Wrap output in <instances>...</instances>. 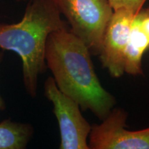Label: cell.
I'll return each mask as SVG.
<instances>
[{
  "label": "cell",
  "instance_id": "1",
  "mask_svg": "<svg viewBox=\"0 0 149 149\" xmlns=\"http://www.w3.org/2000/svg\"><path fill=\"white\" fill-rule=\"evenodd\" d=\"M91 53L67 26L53 31L46 44L45 60L61 92L100 120L116 104L115 97L102 86L97 75Z\"/></svg>",
  "mask_w": 149,
  "mask_h": 149
},
{
  "label": "cell",
  "instance_id": "2",
  "mask_svg": "<svg viewBox=\"0 0 149 149\" xmlns=\"http://www.w3.org/2000/svg\"><path fill=\"white\" fill-rule=\"evenodd\" d=\"M23 17L15 24L0 23V48L19 56L24 88L37 96L40 75L46 71L45 49L48 35L68 26L52 0H28Z\"/></svg>",
  "mask_w": 149,
  "mask_h": 149
},
{
  "label": "cell",
  "instance_id": "3",
  "mask_svg": "<svg viewBox=\"0 0 149 149\" xmlns=\"http://www.w3.org/2000/svg\"><path fill=\"white\" fill-rule=\"evenodd\" d=\"M68 20L70 31L99 55L113 9L108 0H52Z\"/></svg>",
  "mask_w": 149,
  "mask_h": 149
},
{
  "label": "cell",
  "instance_id": "4",
  "mask_svg": "<svg viewBox=\"0 0 149 149\" xmlns=\"http://www.w3.org/2000/svg\"><path fill=\"white\" fill-rule=\"evenodd\" d=\"M44 95L52 102L53 113L58 122L60 149H90L88 137L92 126L81 113L74 100L59 90L53 77L44 83Z\"/></svg>",
  "mask_w": 149,
  "mask_h": 149
},
{
  "label": "cell",
  "instance_id": "5",
  "mask_svg": "<svg viewBox=\"0 0 149 149\" xmlns=\"http://www.w3.org/2000/svg\"><path fill=\"white\" fill-rule=\"evenodd\" d=\"M128 113L113 108L101 124L92 126L88 137L90 149H149V126L126 129Z\"/></svg>",
  "mask_w": 149,
  "mask_h": 149
},
{
  "label": "cell",
  "instance_id": "6",
  "mask_svg": "<svg viewBox=\"0 0 149 149\" xmlns=\"http://www.w3.org/2000/svg\"><path fill=\"white\" fill-rule=\"evenodd\" d=\"M135 15L124 8L113 11L102 41L100 55L102 66L113 77L125 73V54Z\"/></svg>",
  "mask_w": 149,
  "mask_h": 149
},
{
  "label": "cell",
  "instance_id": "7",
  "mask_svg": "<svg viewBox=\"0 0 149 149\" xmlns=\"http://www.w3.org/2000/svg\"><path fill=\"white\" fill-rule=\"evenodd\" d=\"M149 49V33L134 16L125 54L124 72L130 75H143L142 58Z\"/></svg>",
  "mask_w": 149,
  "mask_h": 149
},
{
  "label": "cell",
  "instance_id": "8",
  "mask_svg": "<svg viewBox=\"0 0 149 149\" xmlns=\"http://www.w3.org/2000/svg\"><path fill=\"white\" fill-rule=\"evenodd\" d=\"M34 133L28 123L13 122L10 119L0 122V149H24Z\"/></svg>",
  "mask_w": 149,
  "mask_h": 149
},
{
  "label": "cell",
  "instance_id": "9",
  "mask_svg": "<svg viewBox=\"0 0 149 149\" xmlns=\"http://www.w3.org/2000/svg\"><path fill=\"white\" fill-rule=\"evenodd\" d=\"M113 10L124 8L135 15L144 7L147 0H108Z\"/></svg>",
  "mask_w": 149,
  "mask_h": 149
},
{
  "label": "cell",
  "instance_id": "10",
  "mask_svg": "<svg viewBox=\"0 0 149 149\" xmlns=\"http://www.w3.org/2000/svg\"><path fill=\"white\" fill-rule=\"evenodd\" d=\"M3 57H4V53H3V51L2 50L1 51H0V65H1V62H2ZM6 103L3 100V99L1 97V96L0 95V111H3V110L6 109Z\"/></svg>",
  "mask_w": 149,
  "mask_h": 149
},
{
  "label": "cell",
  "instance_id": "11",
  "mask_svg": "<svg viewBox=\"0 0 149 149\" xmlns=\"http://www.w3.org/2000/svg\"><path fill=\"white\" fill-rule=\"evenodd\" d=\"M15 1H18V2H19V1H27V0H15Z\"/></svg>",
  "mask_w": 149,
  "mask_h": 149
}]
</instances>
